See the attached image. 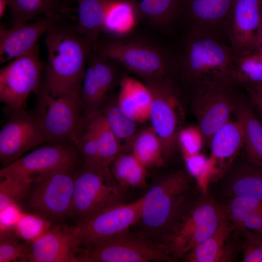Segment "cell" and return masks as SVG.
Listing matches in <instances>:
<instances>
[{
	"mask_svg": "<svg viewBox=\"0 0 262 262\" xmlns=\"http://www.w3.org/2000/svg\"><path fill=\"white\" fill-rule=\"evenodd\" d=\"M147 168L139 162L134 167L127 179L125 187H143L146 184Z\"/></svg>",
	"mask_w": 262,
	"mask_h": 262,
	"instance_id": "40",
	"label": "cell"
},
{
	"mask_svg": "<svg viewBox=\"0 0 262 262\" xmlns=\"http://www.w3.org/2000/svg\"><path fill=\"white\" fill-rule=\"evenodd\" d=\"M139 19L131 0H109L102 32L114 37L126 36L134 29Z\"/></svg>",
	"mask_w": 262,
	"mask_h": 262,
	"instance_id": "24",
	"label": "cell"
},
{
	"mask_svg": "<svg viewBox=\"0 0 262 262\" xmlns=\"http://www.w3.org/2000/svg\"><path fill=\"white\" fill-rule=\"evenodd\" d=\"M139 162L131 154L122 153L112 164L111 172L118 183L123 187L132 169Z\"/></svg>",
	"mask_w": 262,
	"mask_h": 262,
	"instance_id": "39",
	"label": "cell"
},
{
	"mask_svg": "<svg viewBox=\"0 0 262 262\" xmlns=\"http://www.w3.org/2000/svg\"><path fill=\"white\" fill-rule=\"evenodd\" d=\"M140 19L156 27L169 24L181 10L183 0H131Z\"/></svg>",
	"mask_w": 262,
	"mask_h": 262,
	"instance_id": "30",
	"label": "cell"
},
{
	"mask_svg": "<svg viewBox=\"0 0 262 262\" xmlns=\"http://www.w3.org/2000/svg\"><path fill=\"white\" fill-rule=\"evenodd\" d=\"M131 147V154L147 168L164 165L165 159L163 145L151 126L136 134Z\"/></svg>",
	"mask_w": 262,
	"mask_h": 262,
	"instance_id": "28",
	"label": "cell"
},
{
	"mask_svg": "<svg viewBox=\"0 0 262 262\" xmlns=\"http://www.w3.org/2000/svg\"><path fill=\"white\" fill-rule=\"evenodd\" d=\"M33 22L0 28V63L2 64L21 56L33 49L43 34L55 24L65 18V15L52 14Z\"/></svg>",
	"mask_w": 262,
	"mask_h": 262,
	"instance_id": "17",
	"label": "cell"
},
{
	"mask_svg": "<svg viewBox=\"0 0 262 262\" xmlns=\"http://www.w3.org/2000/svg\"><path fill=\"white\" fill-rule=\"evenodd\" d=\"M224 206L227 218L235 229H240L244 221L262 209V200L245 197H234Z\"/></svg>",
	"mask_w": 262,
	"mask_h": 262,
	"instance_id": "35",
	"label": "cell"
},
{
	"mask_svg": "<svg viewBox=\"0 0 262 262\" xmlns=\"http://www.w3.org/2000/svg\"><path fill=\"white\" fill-rule=\"evenodd\" d=\"M234 112L242 126L247 160L250 164L262 168V124L243 101L235 100Z\"/></svg>",
	"mask_w": 262,
	"mask_h": 262,
	"instance_id": "23",
	"label": "cell"
},
{
	"mask_svg": "<svg viewBox=\"0 0 262 262\" xmlns=\"http://www.w3.org/2000/svg\"><path fill=\"white\" fill-rule=\"evenodd\" d=\"M234 0H183L181 10L193 30L210 33L225 25Z\"/></svg>",
	"mask_w": 262,
	"mask_h": 262,
	"instance_id": "19",
	"label": "cell"
},
{
	"mask_svg": "<svg viewBox=\"0 0 262 262\" xmlns=\"http://www.w3.org/2000/svg\"><path fill=\"white\" fill-rule=\"evenodd\" d=\"M232 77L234 83L245 86L262 83V55L252 52L235 57Z\"/></svg>",
	"mask_w": 262,
	"mask_h": 262,
	"instance_id": "32",
	"label": "cell"
},
{
	"mask_svg": "<svg viewBox=\"0 0 262 262\" xmlns=\"http://www.w3.org/2000/svg\"><path fill=\"white\" fill-rule=\"evenodd\" d=\"M77 262H173L165 246L129 230L108 239L79 247Z\"/></svg>",
	"mask_w": 262,
	"mask_h": 262,
	"instance_id": "9",
	"label": "cell"
},
{
	"mask_svg": "<svg viewBox=\"0 0 262 262\" xmlns=\"http://www.w3.org/2000/svg\"><path fill=\"white\" fill-rule=\"evenodd\" d=\"M191 188L190 174L185 171L164 178L142 196L139 222L149 234L163 241L190 207Z\"/></svg>",
	"mask_w": 262,
	"mask_h": 262,
	"instance_id": "2",
	"label": "cell"
},
{
	"mask_svg": "<svg viewBox=\"0 0 262 262\" xmlns=\"http://www.w3.org/2000/svg\"><path fill=\"white\" fill-rule=\"evenodd\" d=\"M33 178L0 177V212L19 204L26 196Z\"/></svg>",
	"mask_w": 262,
	"mask_h": 262,
	"instance_id": "33",
	"label": "cell"
},
{
	"mask_svg": "<svg viewBox=\"0 0 262 262\" xmlns=\"http://www.w3.org/2000/svg\"><path fill=\"white\" fill-rule=\"evenodd\" d=\"M70 165L37 175L19 203L25 212L38 215L52 225L65 224L70 213L76 166Z\"/></svg>",
	"mask_w": 262,
	"mask_h": 262,
	"instance_id": "4",
	"label": "cell"
},
{
	"mask_svg": "<svg viewBox=\"0 0 262 262\" xmlns=\"http://www.w3.org/2000/svg\"><path fill=\"white\" fill-rule=\"evenodd\" d=\"M32 114L48 143L73 144L85 114L81 96L53 97L44 86L36 93Z\"/></svg>",
	"mask_w": 262,
	"mask_h": 262,
	"instance_id": "8",
	"label": "cell"
},
{
	"mask_svg": "<svg viewBox=\"0 0 262 262\" xmlns=\"http://www.w3.org/2000/svg\"><path fill=\"white\" fill-rule=\"evenodd\" d=\"M262 7V0H234L226 26L235 57L253 51Z\"/></svg>",
	"mask_w": 262,
	"mask_h": 262,
	"instance_id": "16",
	"label": "cell"
},
{
	"mask_svg": "<svg viewBox=\"0 0 262 262\" xmlns=\"http://www.w3.org/2000/svg\"><path fill=\"white\" fill-rule=\"evenodd\" d=\"M119 83L118 105L137 122L149 119L152 94L148 86L126 74Z\"/></svg>",
	"mask_w": 262,
	"mask_h": 262,
	"instance_id": "22",
	"label": "cell"
},
{
	"mask_svg": "<svg viewBox=\"0 0 262 262\" xmlns=\"http://www.w3.org/2000/svg\"><path fill=\"white\" fill-rule=\"evenodd\" d=\"M262 28V16H261V24H260V27L259 30Z\"/></svg>",
	"mask_w": 262,
	"mask_h": 262,
	"instance_id": "46",
	"label": "cell"
},
{
	"mask_svg": "<svg viewBox=\"0 0 262 262\" xmlns=\"http://www.w3.org/2000/svg\"><path fill=\"white\" fill-rule=\"evenodd\" d=\"M243 262H262V237L258 231L244 230Z\"/></svg>",
	"mask_w": 262,
	"mask_h": 262,
	"instance_id": "38",
	"label": "cell"
},
{
	"mask_svg": "<svg viewBox=\"0 0 262 262\" xmlns=\"http://www.w3.org/2000/svg\"><path fill=\"white\" fill-rule=\"evenodd\" d=\"M211 156L208 163L211 175L216 173L217 166L219 172L232 161L243 146L244 133L241 123L230 120L213 136L210 143Z\"/></svg>",
	"mask_w": 262,
	"mask_h": 262,
	"instance_id": "21",
	"label": "cell"
},
{
	"mask_svg": "<svg viewBox=\"0 0 262 262\" xmlns=\"http://www.w3.org/2000/svg\"><path fill=\"white\" fill-rule=\"evenodd\" d=\"M122 150L131 147L136 133V122L125 112L117 101H112L100 110Z\"/></svg>",
	"mask_w": 262,
	"mask_h": 262,
	"instance_id": "31",
	"label": "cell"
},
{
	"mask_svg": "<svg viewBox=\"0 0 262 262\" xmlns=\"http://www.w3.org/2000/svg\"><path fill=\"white\" fill-rule=\"evenodd\" d=\"M75 0H8L13 25L26 23L37 15H66Z\"/></svg>",
	"mask_w": 262,
	"mask_h": 262,
	"instance_id": "25",
	"label": "cell"
},
{
	"mask_svg": "<svg viewBox=\"0 0 262 262\" xmlns=\"http://www.w3.org/2000/svg\"><path fill=\"white\" fill-rule=\"evenodd\" d=\"M95 49L122 64L146 82L170 78L176 64L164 49L149 41L125 37L108 40Z\"/></svg>",
	"mask_w": 262,
	"mask_h": 262,
	"instance_id": "6",
	"label": "cell"
},
{
	"mask_svg": "<svg viewBox=\"0 0 262 262\" xmlns=\"http://www.w3.org/2000/svg\"><path fill=\"white\" fill-rule=\"evenodd\" d=\"M87 115L96 136L100 167L109 168L117 157L123 153L122 149L101 111Z\"/></svg>",
	"mask_w": 262,
	"mask_h": 262,
	"instance_id": "29",
	"label": "cell"
},
{
	"mask_svg": "<svg viewBox=\"0 0 262 262\" xmlns=\"http://www.w3.org/2000/svg\"><path fill=\"white\" fill-rule=\"evenodd\" d=\"M142 203L143 196L131 203H117L71 226L76 249L129 230L140 219Z\"/></svg>",
	"mask_w": 262,
	"mask_h": 262,
	"instance_id": "10",
	"label": "cell"
},
{
	"mask_svg": "<svg viewBox=\"0 0 262 262\" xmlns=\"http://www.w3.org/2000/svg\"><path fill=\"white\" fill-rule=\"evenodd\" d=\"M81 161L73 144L49 143L2 167L0 177L33 178L60 168L77 164Z\"/></svg>",
	"mask_w": 262,
	"mask_h": 262,
	"instance_id": "14",
	"label": "cell"
},
{
	"mask_svg": "<svg viewBox=\"0 0 262 262\" xmlns=\"http://www.w3.org/2000/svg\"><path fill=\"white\" fill-rule=\"evenodd\" d=\"M232 84L210 83L195 87L193 109L204 142L230 120L235 100Z\"/></svg>",
	"mask_w": 262,
	"mask_h": 262,
	"instance_id": "13",
	"label": "cell"
},
{
	"mask_svg": "<svg viewBox=\"0 0 262 262\" xmlns=\"http://www.w3.org/2000/svg\"><path fill=\"white\" fill-rule=\"evenodd\" d=\"M234 229L233 225L227 217L211 237L182 258L185 261L189 262L233 261L235 253L229 240Z\"/></svg>",
	"mask_w": 262,
	"mask_h": 262,
	"instance_id": "20",
	"label": "cell"
},
{
	"mask_svg": "<svg viewBox=\"0 0 262 262\" xmlns=\"http://www.w3.org/2000/svg\"><path fill=\"white\" fill-rule=\"evenodd\" d=\"M9 233L0 230V262H26L31 243L20 242Z\"/></svg>",
	"mask_w": 262,
	"mask_h": 262,
	"instance_id": "36",
	"label": "cell"
},
{
	"mask_svg": "<svg viewBox=\"0 0 262 262\" xmlns=\"http://www.w3.org/2000/svg\"><path fill=\"white\" fill-rule=\"evenodd\" d=\"M7 7H8V0H0V17H2L3 16Z\"/></svg>",
	"mask_w": 262,
	"mask_h": 262,
	"instance_id": "45",
	"label": "cell"
},
{
	"mask_svg": "<svg viewBox=\"0 0 262 262\" xmlns=\"http://www.w3.org/2000/svg\"><path fill=\"white\" fill-rule=\"evenodd\" d=\"M152 94L149 119L161 139L165 159L174 152L181 117V106L171 78L146 82Z\"/></svg>",
	"mask_w": 262,
	"mask_h": 262,
	"instance_id": "12",
	"label": "cell"
},
{
	"mask_svg": "<svg viewBox=\"0 0 262 262\" xmlns=\"http://www.w3.org/2000/svg\"><path fill=\"white\" fill-rule=\"evenodd\" d=\"M203 142V135L198 127H188L179 132L178 142L184 158L199 153Z\"/></svg>",
	"mask_w": 262,
	"mask_h": 262,
	"instance_id": "37",
	"label": "cell"
},
{
	"mask_svg": "<svg viewBox=\"0 0 262 262\" xmlns=\"http://www.w3.org/2000/svg\"><path fill=\"white\" fill-rule=\"evenodd\" d=\"M226 218L223 205L203 198L188 208L162 244L177 260L211 237Z\"/></svg>",
	"mask_w": 262,
	"mask_h": 262,
	"instance_id": "7",
	"label": "cell"
},
{
	"mask_svg": "<svg viewBox=\"0 0 262 262\" xmlns=\"http://www.w3.org/2000/svg\"><path fill=\"white\" fill-rule=\"evenodd\" d=\"M262 228V209L253 213L243 223L240 229L259 231Z\"/></svg>",
	"mask_w": 262,
	"mask_h": 262,
	"instance_id": "42",
	"label": "cell"
},
{
	"mask_svg": "<svg viewBox=\"0 0 262 262\" xmlns=\"http://www.w3.org/2000/svg\"><path fill=\"white\" fill-rule=\"evenodd\" d=\"M245 86L248 89L253 102L259 108L262 115V83Z\"/></svg>",
	"mask_w": 262,
	"mask_h": 262,
	"instance_id": "43",
	"label": "cell"
},
{
	"mask_svg": "<svg viewBox=\"0 0 262 262\" xmlns=\"http://www.w3.org/2000/svg\"><path fill=\"white\" fill-rule=\"evenodd\" d=\"M52 225L46 219L35 214L21 213L13 225L16 235L24 241L32 242L47 231Z\"/></svg>",
	"mask_w": 262,
	"mask_h": 262,
	"instance_id": "34",
	"label": "cell"
},
{
	"mask_svg": "<svg viewBox=\"0 0 262 262\" xmlns=\"http://www.w3.org/2000/svg\"><path fill=\"white\" fill-rule=\"evenodd\" d=\"M124 187L109 168L88 166L81 161L74 174L72 200L68 220L74 224L122 202Z\"/></svg>",
	"mask_w": 262,
	"mask_h": 262,
	"instance_id": "5",
	"label": "cell"
},
{
	"mask_svg": "<svg viewBox=\"0 0 262 262\" xmlns=\"http://www.w3.org/2000/svg\"><path fill=\"white\" fill-rule=\"evenodd\" d=\"M78 32L96 45L102 32L109 0H75Z\"/></svg>",
	"mask_w": 262,
	"mask_h": 262,
	"instance_id": "26",
	"label": "cell"
},
{
	"mask_svg": "<svg viewBox=\"0 0 262 262\" xmlns=\"http://www.w3.org/2000/svg\"><path fill=\"white\" fill-rule=\"evenodd\" d=\"M76 249L71 226L54 225L31 243L26 262H77Z\"/></svg>",
	"mask_w": 262,
	"mask_h": 262,
	"instance_id": "18",
	"label": "cell"
},
{
	"mask_svg": "<svg viewBox=\"0 0 262 262\" xmlns=\"http://www.w3.org/2000/svg\"><path fill=\"white\" fill-rule=\"evenodd\" d=\"M226 192L230 198L262 200V168L250 163L241 166L229 180Z\"/></svg>",
	"mask_w": 262,
	"mask_h": 262,
	"instance_id": "27",
	"label": "cell"
},
{
	"mask_svg": "<svg viewBox=\"0 0 262 262\" xmlns=\"http://www.w3.org/2000/svg\"><path fill=\"white\" fill-rule=\"evenodd\" d=\"M38 46L14 59L0 70V100L10 110L25 108V101L32 92L41 87L43 69Z\"/></svg>",
	"mask_w": 262,
	"mask_h": 262,
	"instance_id": "11",
	"label": "cell"
},
{
	"mask_svg": "<svg viewBox=\"0 0 262 262\" xmlns=\"http://www.w3.org/2000/svg\"><path fill=\"white\" fill-rule=\"evenodd\" d=\"M253 52L262 55V28L259 30L257 35Z\"/></svg>",
	"mask_w": 262,
	"mask_h": 262,
	"instance_id": "44",
	"label": "cell"
},
{
	"mask_svg": "<svg viewBox=\"0 0 262 262\" xmlns=\"http://www.w3.org/2000/svg\"><path fill=\"white\" fill-rule=\"evenodd\" d=\"M184 159L189 174L199 178L205 169L208 160L199 153L184 158Z\"/></svg>",
	"mask_w": 262,
	"mask_h": 262,
	"instance_id": "41",
	"label": "cell"
},
{
	"mask_svg": "<svg viewBox=\"0 0 262 262\" xmlns=\"http://www.w3.org/2000/svg\"><path fill=\"white\" fill-rule=\"evenodd\" d=\"M10 112L7 121L0 131V162L2 167L47 141L32 114L28 113L25 108Z\"/></svg>",
	"mask_w": 262,
	"mask_h": 262,
	"instance_id": "15",
	"label": "cell"
},
{
	"mask_svg": "<svg viewBox=\"0 0 262 262\" xmlns=\"http://www.w3.org/2000/svg\"><path fill=\"white\" fill-rule=\"evenodd\" d=\"M44 42L48 51L45 88L54 97L81 96L85 65L94 44L64 18L45 33Z\"/></svg>",
	"mask_w": 262,
	"mask_h": 262,
	"instance_id": "1",
	"label": "cell"
},
{
	"mask_svg": "<svg viewBox=\"0 0 262 262\" xmlns=\"http://www.w3.org/2000/svg\"><path fill=\"white\" fill-rule=\"evenodd\" d=\"M234 58L230 46L209 32L193 30L185 43L180 67L184 78L195 87L210 83L233 85Z\"/></svg>",
	"mask_w": 262,
	"mask_h": 262,
	"instance_id": "3",
	"label": "cell"
}]
</instances>
